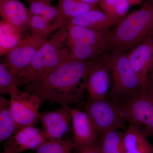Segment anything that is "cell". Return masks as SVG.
<instances>
[{"mask_svg":"<svg viewBox=\"0 0 153 153\" xmlns=\"http://www.w3.org/2000/svg\"><path fill=\"white\" fill-rule=\"evenodd\" d=\"M90 62L71 58L43 78L26 85L25 91L62 105L78 103L87 88Z\"/></svg>","mask_w":153,"mask_h":153,"instance_id":"cell-1","label":"cell"},{"mask_svg":"<svg viewBox=\"0 0 153 153\" xmlns=\"http://www.w3.org/2000/svg\"><path fill=\"white\" fill-rule=\"evenodd\" d=\"M152 37L153 0H147L139 10L126 15L106 33L108 48L126 53Z\"/></svg>","mask_w":153,"mask_h":153,"instance_id":"cell-2","label":"cell"},{"mask_svg":"<svg viewBox=\"0 0 153 153\" xmlns=\"http://www.w3.org/2000/svg\"><path fill=\"white\" fill-rule=\"evenodd\" d=\"M67 38V29L65 25L44 42L31 63L17 75V86L27 85L43 78L72 58L68 48L63 47Z\"/></svg>","mask_w":153,"mask_h":153,"instance_id":"cell-3","label":"cell"},{"mask_svg":"<svg viewBox=\"0 0 153 153\" xmlns=\"http://www.w3.org/2000/svg\"><path fill=\"white\" fill-rule=\"evenodd\" d=\"M104 60L112 76L113 84L108 99L120 105L145 88L132 67L128 53L113 50Z\"/></svg>","mask_w":153,"mask_h":153,"instance_id":"cell-4","label":"cell"},{"mask_svg":"<svg viewBox=\"0 0 153 153\" xmlns=\"http://www.w3.org/2000/svg\"><path fill=\"white\" fill-rule=\"evenodd\" d=\"M66 42L73 59L80 61L93 60L108 49L107 32L95 31L67 24Z\"/></svg>","mask_w":153,"mask_h":153,"instance_id":"cell-5","label":"cell"},{"mask_svg":"<svg viewBox=\"0 0 153 153\" xmlns=\"http://www.w3.org/2000/svg\"><path fill=\"white\" fill-rule=\"evenodd\" d=\"M84 108L99 134L125 128L126 122L120 106L109 99L95 100L88 97Z\"/></svg>","mask_w":153,"mask_h":153,"instance_id":"cell-6","label":"cell"},{"mask_svg":"<svg viewBox=\"0 0 153 153\" xmlns=\"http://www.w3.org/2000/svg\"><path fill=\"white\" fill-rule=\"evenodd\" d=\"M126 122L137 126L146 136H153V90L149 87L120 105Z\"/></svg>","mask_w":153,"mask_h":153,"instance_id":"cell-7","label":"cell"},{"mask_svg":"<svg viewBox=\"0 0 153 153\" xmlns=\"http://www.w3.org/2000/svg\"><path fill=\"white\" fill-rule=\"evenodd\" d=\"M48 38L49 36L31 35L23 38L16 47L4 56L2 63L12 74L16 76L31 63Z\"/></svg>","mask_w":153,"mask_h":153,"instance_id":"cell-8","label":"cell"},{"mask_svg":"<svg viewBox=\"0 0 153 153\" xmlns=\"http://www.w3.org/2000/svg\"><path fill=\"white\" fill-rule=\"evenodd\" d=\"M10 98L11 112L16 126L15 132L34 126L38 119V111L44 100L36 94L20 90Z\"/></svg>","mask_w":153,"mask_h":153,"instance_id":"cell-9","label":"cell"},{"mask_svg":"<svg viewBox=\"0 0 153 153\" xmlns=\"http://www.w3.org/2000/svg\"><path fill=\"white\" fill-rule=\"evenodd\" d=\"M38 118L42 124L47 139L60 140L70 128L71 108L68 105H62L53 111L39 113Z\"/></svg>","mask_w":153,"mask_h":153,"instance_id":"cell-10","label":"cell"},{"mask_svg":"<svg viewBox=\"0 0 153 153\" xmlns=\"http://www.w3.org/2000/svg\"><path fill=\"white\" fill-rule=\"evenodd\" d=\"M132 67L145 88L153 78V37L128 53Z\"/></svg>","mask_w":153,"mask_h":153,"instance_id":"cell-11","label":"cell"},{"mask_svg":"<svg viewBox=\"0 0 153 153\" xmlns=\"http://www.w3.org/2000/svg\"><path fill=\"white\" fill-rule=\"evenodd\" d=\"M110 71L105 60L97 62L91 60L86 88L89 97L97 100L108 96L110 91Z\"/></svg>","mask_w":153,"mask_h":153,"instance_id":"cell-12","label":"cell"},{"mask_svg":"<svg viewBox=\"0 0 153 153\" xmlns=\"http://www.w3.org/2000/svg\"><path fill=\"white\" fill-rule=\"evenodd\" d=\"M0 15L22 36L30 30L32 14L24 4L18 0H0Z\"/></svg>","mask_w":153,"mask_h":153,"instance_id":"cell-13","label":"cell"},{"mask_svg":"<svg viewBox=\"0 0 153 153\" xmlns=\"http://www.w3.org/2000/svg\"><path fill=\"white\" fill-rule=\"evenodd\" d=\"M47 140L44 131L29 126L15 132L4 144L14 153L32 150L35 151Z\"/></svg>","mask_w":153,"mask_h":153,"instance_id":"cell-14","label":"cell"},{"mask_svg":"<svg viewBox=\"0 0 153 153\" xmlns=\"http://www.w3.org/2000/svg\"><path fill=\"white\" fill-rule=\"evenodd\" d=\"M71 117L76 146L92 144L97 140L99 134L85 111L71 109Z\"/></svg>","mask_w":153,"mask_h":153,"instance_id":"cell-15","label":"cell"},{"mask_svg":"<svg viewBox=\"0 0 153 153\" xmlns=\"http://www.w3.org/2000/svg\"><path fill=\"white\" fill-rule=\"evenodd\" d=\"M67 24L77 25L95 31L108 32L117 23L98 8L94 9L68 21Z\"/></svg>","mask_w":153,"mask_h":153,"instance_id":"cell-16","label":"cell"},{"mask_svg":"<svg viewBox=\"0 0 153 153\" xmlns=\"http://www.w3.org/2000/svg\"><path fill=\"white\" fill-rule=\"evenodd\" d=\"M124 153H153V147L138 127L129 124L124 134Z\"/></svg>","mask_w":153,"mask_h":153,"instance_id":"cell-17","label":"cell"},{"mask_svg":"<svg viewBox=\"0 0 153 153\" xmlns=\"http://www.w3.org/2000/svg\"><path fill=\"white\" fill-rule=\"evenodd\" d=\"M57 5L61 20L65 25L68 21L88 11L97 8V5L82 2L79 0H58Z\"/></svg>","mask_w":153,"mask_h":153,"instance_id":"cell-18","label":"cell"},{"mask_svg":"<svg viewBox=\"0 0 153 153\" xmlns=\"http://www.w3.org/2000/svg\"><path fill=\"white\" fill-rule=\"evenodd\" d=\"M10 100L0 97V143L7 140L14 134L15 121L10 111Z\"/></svg>","mask_w":153,"mask_h":153,"instance_id":"cell-19","label":"cell"},{"mask_svg":"<svg viewBox=\"0 0 153 153\" xmlns=\"http://www.w3.org/2000/svg\"><path fill=\"white\" fill-rule=\"evenodd\" d=\"M124 134L114 129L99 134L101 153H124Z\"/></svg>","mask_w":153,"mask_h":153,"instance_id":"cell-20","label":"cell"},{"mask_svg":"<svg viewBox=\"0 0 153 153\" xmlns=\"http://www.w3.org/2000/svg\"><path fill=\"white\" fill-rule=\"evenodd\" d=\"M30 5V13L33 15L45 17L54 23H57L61 27L65 26L61 20L58 7L51 5L50 3L41 0H27Z\"/></svg>","mask_w":153,"mask_h":153,"instance_id":"cell-21","label":"cell"},{"mask_svg":"<svg viewBox=\"0 0 153 153\" xmlns=\"http://www.w3.org/2000/svg\"><path fill=\"white\" fill-rule=\"evenodd\" d=\"M23 36L3 20L0 22V55H5L16 47Z\"/></svg>","mask_w":153,"mask_h":153,"instance_id":"cell-22","label":"cell"},{"mask_svg":"<svg viewBox=\"0 0 153 153\" xmlns=\"http://www.w3.org/2000/svg\"><path fill=\"white\" fill-rule=\"evenodd\" d=\"M99 4L103 13L117 23L126 15L131 5L128 0H100Z\"/></svg>","mask_w":153,"mask_h":153,"instance_id":"cell-23","label":"cell"},{"mask_svg":"<svg viewBox=\"0 0 153 153\" xmlns=\"http://www.w3.org/2000/svg\"><path fill=\"white\" fill-rule=\"evenodd\" d=\"M60 28V25L45 17L32 15L30 18V30L31 35L49 36L52 32Z\"/></svg>","mask_w":153,"mask_h":153,"instance_id":"cell-24","label":"cell"},{"mask_svg":"<svg viewBox=\"0 0 153 153\" xmlns=\"http://www.w3.org/2000/svg\"><path fill=\"white\" fill-rule=\"evenodd\" d=\"M75 147L74 141L68 139L60 140H47L35 152L36 153H72Z\"/></svg>","mask_w":153,"mask_h":153,"instance_id":"cell-25","label":"cell"},{"mask_svg":"<svg viewBox=\"0 0 153 153\" xmlns=\"http://www.w3.org/2000/svg\"><path fill=\"white\" fill-rule=\"evenodd\" d=\"M16 76L9 71L2 62L0 63V94L2 96L9 94L10 97L19 91Z\"/></svg>","mask_w":153,"mask_h":153,"instance_id":"cell-26","label":"cell"},{"mask_svg":"<svg viewBox=\"0 0 153 153\" xmlns=\"http://www.w3.org/2000/svg\"><path fill=\"white\" fill-rule=\"evenodd\" d=\"M75 153H101L100 142L97 140L92 144L76 146Z\"/></svg>","mask_w":153,"mask_h":153,"instance_id":"cell-27","label":"cell"},{"mask_svg":"<svg viewBox=\"0 0 153 153\" xmlns=\"http://www.w3.org/2000/svg\"><path fill=\"white\" fill-rule=\"evenodd\" d=\"M79 1L87 3V4H91L97 5L100 1V0H79Z\"/></svg>","mask_w":153,"mask_h":153,"instance_id":"cell-28","label":"cell"},{"mask_svg":"<svg viewBox=\"0 0 153 153\" xmlns=\"http://www.w3.org/2000/svg\"><path fill=\"white\" fill-rule=\"evenodd\" d=\"M128 1L131 5H136L141 3L144 0H128Z\"/></svg>","mask_w":153,"mask_h":153,"instance_id":"cell-29","label":"cell"},{"mask_svg":"<svg viewBox=\"0 0 153 153\" xmlns=\"http://www.w3.org/2000/svg\"><path fill=\"white\" fill-rule=\"evenodd\" d=\"M1 153H14L12 152L10 148L7 146L6 145H4V149Z\"/></svg>","mask_w":153,"mask_h":153,"instance_id":"cell-30","label":"cell"},{"mask_svg":"<svg viewBox=\"0 0 153 153\" xmlns=\"http://www.w3.org/2000/svg\"><path fill=\"white\" fill-rule=\"evenodd\" d=\"M147 87L150 88L153 90V79H151L150 81H149Z\"/></svg>","mask_w":153,"mask_h":153,"instance_id":"cell-31","label":"cell"},{"mask_svg":"<svg viewBox=\"0 0 153 153\" xmlns=\"http://www.w3.org/2000/svg\"><path fill=\"white\" fill-rule=\"evenodd\" d=\"M41 1L45 2L50 3L51 4V2L52 1V0H41Z\"/></svg>","mask_w":153,"mask_h":153,"instance_id":"cell-32","label":"cell"},{"mask_svg":"<svg viewBox=\"0 0 153 153\" xmlns=\"http://www.w3.org/2000/svg\"><path fill=\"white\" fill-rule=\"evenodd\" d=\"M152 79H153V78H152Z\"/></svg>","mask_w":153,"mask_h":153,"instance_id":"cell-33","label":"cell"},{"mask_svg":"<svg viewBox=\"0 0 153 153\" xmlns=\"http://www.w3.org/2000/svg\"></svg>","mask_w":153,"mask_h":153,"instance_id":"cell-34","label":"cell"},{"mask_svg":"<svg viewBox=\"0 0 153 153\" xmlns=\"http://www.w3.org/2000/svg\"></svg>","mask_w":153,"mask_h":153,"instance_id":"cell-35","label":"cell"}]
</instances>
